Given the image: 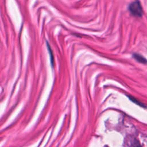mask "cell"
Segmentation results:
<instances>
[{
	"label": "cell",
	"mask_w": 147,
	"mask_h": 147,
	"mask_svg": "<svg viewBox=\"0 0 147 147\" xmlns=\"http://www.w3.org/2000/svg\"><path fill=\"white\" fill-rule=\"evenodd\" d=\"M128 10L130 13L136 17H141L143 14L142 7L138 0H135L131 2L128 6Z\"/></svg>",
	"instance_id": "6da1fadb"
},
{
	"label": "cell",
	"mask_w": 147,
	"mask_h": 147,
	"mask_svg": "<svg viewBox=\"0 0 147 147\" xmlns=\"http://www.w3.org/2000/svg\"><path fill=\"white\" fill-rule=\"evenodd\" d=\"M133 58L136 60L137 61L141 63H143V64H145L147 63V60L146 59L143 57L142 55L138 54V53H134L133 55Z\"/></svg>",
	"instance_id": "7a4b0ae2"
},
{
	"label": "cell",
	"mask_w": 147,
	"mask_h": 147,
	"mask_svg": "<svg viewBox=\"0 0 147 147\" xmlns=\"http://www.w3.org/2000/svg\"><path fill=\"white\" fill-rule=\"evenodd\" d=\"M47 48H48V52H49V55L51 56V64H52V65H53V56H52V49L51 48L50 45H49V44H48V42L47 41Z\"/></svg>",
	"instance_id": "3957f363"
}]
</instances>
